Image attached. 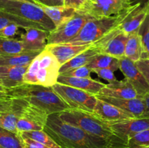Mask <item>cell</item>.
I'll return each instance as SVG.
<instances>
[{
    "instance_id": "cell-1",
    "label": "cell",
    "mask_w": 149,
    "mask_h": 148,
    "mask_svg": "<svg viewBox=\"0 0 149 148\" xmlns=\"http://www.w3.org/2000/svg\"><path fill=\"white\" fill-rule=\"evenodd\" d=\"M44 130L61 148H129L127 144L111 142L88 133L62 120L59 113L48 115Z\"/></svg>"
},
{
    "instance_id": "cell-2",
    "label": "cell",
    "mask_w": 149,
    "mask_h": 148,
    "mask_svg": "<svg viewBox=\"0 0 149 148\" xmlns=\"http://www.w3.org/2000/svg\"><path fill=\"white\" fill-rule=\"evenodd\" d=\"M5 92L10 98L25 100L48 115L59 113L70 109L69 106L54 91L52 87L23 83L18 86L6 89Z\"/></svg>"
},
{
    "instance_id": "cell-3",
    "label": "cell",
    "mask_w": 149,
    "mask_h": 148,
    "mask_svg": "<svg viewBox=\"0 0 149 148\" xmlns=\"http://www.w3.org/2000/svg\"><path fill=\"white\" fill-rule=\"evenodd\" d=\"M62 120L80 128L88 133L116 143H125L114 134L109 123L97 117L95 113L83 110L68 109L59 113Z\"/></svg>"
},
{
    "instance_id": "cell-4",
    "label": "cell",
    "mask_w": 149,
    "mask_h": 148,
    "mask_svg": "<svg viewBox=\"0 0 149 148\" xmlns=\"http://www.w3.org/2000/svg\"><path fill=\"white\" fill-rule=\"evenodd\" d=\"M61 66L55 57L45 49L29 65L23 83L52 87L58 83Z\"/></svg>"
},
{
    "instance_id": "cell-5",
    "label": "cell",
    "mask_w": 149,
    "mask_h": 148,
    "mask_svg": "<svg viewBox=\"0 0 149 148\" xmlns=\"http://www.w3.org/2000/svg\"><path fill=\"white\" fill-rule=\"evenodd\" d=\"M138 5L140 4L133 5L130 9L118 15L100 18L92 17L87 20L79 33L69 43L74 45L92 44L119 26Z\"/></svg>"
},
{
    "instance_id": "cell-6",
    "label": "cell",
    "mask_w": 149,
    "mask_h": 148,
    "mask_svg": "<svg viewBox=\"0 0 149 148\" xmlns=\"http://www.w3.org/2000/svg\"><path fill=\"white\" fill-rule=\"evenodd\" d=\"M0 10L37 23L49 32L55 28L53 22L36 3L27 0H0Z\"/></svg>"
},
{
    "instance_id": "cell-7",
    "label": "cell",
    "mask_w": 149,
    "mask_h": 148,
    "mask_svg": "<svg viewBox=\"0 0 149 148\" xmlns=\"http://www.w3.org/2000/svg\"><path fill=\"white\" fill-rule=\"evenodd\" d=\"M54 91L67 103L71 109L93 113L97 98L95 95L70 86L57 83Z\"/></svg>"
},
{
    "instance_id": "cell-8",
    "label": "cell",
    "mask_w": 149,
    "mask_h": 148,
    "mask_svg": "<svg viewBox=\"0 0 149 148\" xmlns=\"http://www.w3.org/2000/svg\"><path fill=\"white\" fill-rule=\"evenodd\" d=\"M132 6L131 0H86L78 10L93 18H100L122 14Z\"/></svg>"
},
{
    "instance_id": "cell-9",
    "label": "cell",
    "mask_w": 149,
    "mask_h": 148,
    "mask_svg": "<svg viewBox=\"0 0 149 148\" xmlns=\"http://www.w3.org/2000/svg\"><path fill=\"white\" fill-rule=\"evenodd\" d=\"M90 18L92 17L77 10L74 17L49 32L47 45L69 43L79 33L84 25Z\"/></svg>"
},
{
    "instance_id": "cell-10",
    "label": "cell",
    "mask_w": 149,
    "mask_h": 148,
    "mask_svg": "<svg viewBox=\"0 0 149 148\" xmlns=\"http://www.w3.org/2000/svg\"><path fill=\"white\" fill-rule=\"evenodd\" d=\"M127 39L128 34L124 33L116 26L103 38L91 45L97 49L100 53L121 59L125 57V46Z\"/></svg>"
},
{
    "instance_id": "cell-11",
    "label": "cell",
    "mask_w": 149,
    "mask_h": 148,
    "mask_svg": "<svg viewBox=\"0 0 149 148\" xmlns=\"http://www.w3.org/2000/svg\"><path fill=\"white\" fill-rule=\"evenodd\" d=\"M49 115L46 112L27 103L17 120V133L44 130Z\"/></svg>"
},
{
    "instance_id": "cell-12",
    "label": "cell",
    "mask_w": 149,
    "mask_h": 148,
    "mask_svg": "<svg viewBox=\"0 0 149 148\" xmlns=\"http://www.w3.org/2000/svg\"><path fill=\"white\" fill-rule=\"evenodd\" d=\"M114 134L127 142L141 132L149 129V118H130L119 122H107Z\"/></svg>"
},
{
    "instance_id": "cell-13",
    "label": "cell",
    "mask_w": 149,
    "mask_h": 148,
    "mask_svg": "<svg viewBox=\"0 0 149 148\" xmlns=\"http://www.w3.org/2000/svg\"><path fill=\"white\" fill-rule=\"evenodd\" d=\"M119 70L122 71L131 85L134 87L139 97L149 93V85L145 77L137 68L135 62L127 57L119 59Z\"/></svg>"
},
{
    "instance_id": "cell-14",
    "label": "cell",
    "mask_w": 149,
    "mask_h": 148,
    "mask_svg": "<svg viewBox=\"0 0 149 148\" xmlns=\"http://www.w3.org/2000/svg\"><path fill=\"white\" fill-rule=\"evenodd\" d=\"M96 97L113 104L128 114L132 115L137 118H143L146 110V104L143 97L132 99H119L114 97L95 95Z\"/></svg>"
},
{
    "instance_id": "cell-15",
    "label": "cell",
    "mask_w": 149,
    "mask_h": 148,
    "mask_svg": "<svg viewBox=\"0 0 149 148\" xmlns=\"http://www.w3.org/2000/svg\"><path fill=\"white\" fill-rule=\"evenodd\" d=\"M24 29L26 32L21 35L20 39L23 44V51H43L47 45V38L49 32L36 28H27Z\"/></svg>"
},
{
    "instance_id": "cell-16",
    "label": "cell",
    "mask_w": 149,
    "mask_h": 148,
    "mask_svg": "<svg viewBox=\"0 0 149 148\" xmlns=\"http://www.w3.org/2000/svg\"><path fill=\"white\" fill-rule=\"evenodd\" d=\"M93 113H95L97 117L103 120L111 123L135 118V117L132 115L125 113L119 107L99 98H97Z\"/></svg>"
},
{
    "instance_id": "cell-17",
    "label": "cell",
    "mask_w": 149,
    "mask_h": 148,
    "mask_svg": "<svg viewBox=\"0 0 149 148\" xmlns=\"http://www.w3.org/2000/svg\"><path fill=\"white\" fill-rule=\"evenodd\" d=\"M28 102L23 99L13 98L11 106L0 115V127L17 133V123L21 116Z\"/></svg>"
},
{
    "instance_id": "cell-18",
    "label": "cell",
    "mask_w": 149,
    "mask_h": 148,
    "mask_svg": "<svg viewBox=\"0 0 149 148\" xmlns=\"http://www.w3.org/2000/svg\"><path fill=\"white\" fill-rule=\"evenodd\" d=\"M91 44L74 45L72 44H58L47 45L45 49L50 52L55 57L61 65L67 62L88 49Z\"/></svg>"
},
{
    "instance_id": "cell-19",
    "label": "cell",
    "mask_w": 149,
    "mask_h": 148,
    "mask_svg": "<svg viewBox=\"0 0 149 148\" xmlns=\"http://www.w3.org/2000/svg\"><path fill=\"white\" fill-rule=\"evenodd\" d=\"M96 95L119 99H132L138 97V93L127 79L116 81L106 84V86Z\"/></svg>"
},
{
    "instance_id": "cell-20",
    "label": "cell",
    "mask_w": 149,
    "mask_h": 148,
    "mask_svg": "<svg viewBox=\"0 0 149 148\" xmlns=\"http://www.w3.org/2000/svg\"><path fill=\"white\" fill-rule=\"evenodd\" d=\"M58 83L81 89L94 95L98 94L106 85L93 78H77V77L66 76L61 74L58 76Z\"/></svg>"
},
{
    "instance_id": "cell-21",
    "label": "cell",
    "mask_w": 149,
    "mask_h": 148,
    "mask_svg": "<svg viewBox=\"0 0 149 148\" xmlns=\"http://www.w3.org/2000/svg\"><path fill=\"white\" fill-rule=\"evenodd\" d=\"M29 66H0V80L3 86L11 89L23 84V75Z\"/></svg>"
},
{
    "instance_id": "cell-22",
    "label": "cell",
    "mask_w": 149,
    "mask_h": 148,
    "mask_svg": "<svg viewBox=\"0 0 149 148\" xmlns=\"http://www.w3.org/2000/svg\"><path fill=\"white\" fill-rule=\"evenodd\" d=\"M149 9V3L144 7L138 5L129 15L118 26V27L127 34L137 31L143 22Z\"/></svg>"
},
{
    "instance_id": "cell-23",
    "label": "cell",
    "mask_w": 149,
    "mask_h": 148,
    "mask_svg": "<svg viewBox=\"0 0 149 148\" xmlns=\"http://www.w3.org/2000/svg\"><path fill=\"white\" fill-rule=\"evenodd\" d=\"M48 16L49 19L53 22L55 28L61 26L65 22L74 17L77 12V10L72 7H65V6H59V7H45L40 6Z\"/></svg>"
},
{
    "instance_id": "cell-24",
    "label": "cell",
    "mask_w": 149,
    "mask_h": 148,
    "mask_svg": "<svg viewBox=\"0 0 149 148\" xmlns=\"http://www.w3.org/2000/svg\"><path fill=\"white\" fill-rule=\"evenodd\" d=\"M41 52L42 51H23L13 55H0V66H24L30 65Z\"/></svg>"
},
{
    "instance_id": "cell-25",
    "label": "cell",
    "mask_w": 149,
    "mask_h": 148,
    "mask_svg": "<svg viewBox=\"0 0 149 148\" xmlns=\"http://www.w3.org/2000/svg\"><path fill=\"white\" fill-rule=\"evenodd\" d=\"M99 53H100L99 51L92 46L91 45L88 49L77 55L66 63L61 65V68H60V74L63 73L65 71H70V70L76 69V68H80V67L87 65V64Z\"/></svg>"
},
{
    "instance_id": "cell-26",
    "label": "cell",
    "mask_w": 149,
    "mask_h": 148,
    "mask_svg": "<svg viewBox=\"0 0 149 148\" xmlns=\"http://www.w3.org/2000/svg\"><path fill=\"white\" fill-rule=\"evenodd\" d=\"M125 55V57L135 62L143 57V47L138 30L128 34Z\"/></svg>"
},
{
    "instance_id": "cell-27",
    "label": "cell",
    "mask_w": 149,
    "mask_h": 148,
    "mask_svg": "<svg viewBox=\"0 0 149 148\" xmlns=\"http://www.w3.org/2000/svg\"><path fill=\"white\" fill-rule=\"evenodd\" d=\"M13 24L17 25L19 27L23 29L27 28H36L45 30L42 26L37 24V23L29 21V20L15 15L11 13L7 12L0 10V29Z\"/></svg>"
},
{
    "instance_id": "cell-28",
    "label": "cell",
    "mask_w": 149,
    "mask_h": 148,
    "mask_svg": "<svg viewBox=\"0 0 149 148\" xmlns=\"http://www.w3.org/2000/svg\"><path fill=\"white\" fill-rule=\"evenodd\" d=\"M87 66L91 71L94 68H109L116 71L119 69V59L106 54L99 53L87 64Z\"/></svg>"
},
{
    "instance_id": "cell-29",
    "label": "cell",
    "mask_w": 149,
    "mask_h": 148,
    "mask_svg": "<svg viewBox=\"0 0 149 148\" xmlns=\"http://www.w3.org/2000/svg\"><path fill=\"white\" fill-rule=\"evenodd\" d=\"M0 148H25L19 133L0 127Z\"/></svg>"
},
{
    "instance_id": "cell-30",
    "label": "cell",
    "mask_w": 149,
    "mask_h": 148,
    "mask_svg": "<svg viewBox=\"0 0 149 148\" xmlns=\"http://www.w3.org/2000/svg\"><path fill=\"white\" fill-rule=\"evenodd\" d=\"M23 51V44L20 40L0 36V55H13Z\"/></svg>"
},
{
    "instance_id": "cell-31",
    "label": "cell",
    "mask_w": 149,
    "mask_h": 148,
    "mask_svg": "<svg viewBox=\"0 0 149 148\" xmlns=\"http://www.w3.org/2000/svg\"><path fill=\"white\" fill-rule=\"evenodd\" d=\"M23 136L33 139L36 142L49 147V148H61V147L58 143L52 139V138L48 134L45 130L41 131H26L19 133Z\"/></svg>"
},
{
    "instance_id": "cell-32",
    "label": "cell",
    "mask_w": 149,
    "mask_h": 148,
    "mask_svg": "<svg viewBox=\"0 0 149 148\" xmlns=\"http://www.w3.org/2000/svg\"><path fill=\"white\" fill-rule=\"evenodd\" d=\"M138 34L141 37L143 47V57L149 59V9L143 22L138 29Z\"/></svg>"
},
{
    "instance_id": "cell-33",
    "label": "cell",
    "mask_w": 149,
    "mask_h": 148,
    "mask_svg": "<svg viewBox=\"0 0 149 148\" xmlns=\"http://www.w3.org/2000/svg\"><path fill=\"white\" fill-rule=\"evenodd\" d=\"M129 148H141L149 146V129L141 132L127 142Z\"/></svg>"
},
{
    "instance_id": "cell-34",
    "label": "cell",
    "mask_w": 149,
    "mask_h": 148,
    "mask_svg": "<svg viewBox=\"0 0 149 148\" xmlns=\"http://www.w3.org/2000/svg\"><path fill=\"white\" fill-rule=\"evenodd\" d=\"M92 71L87 66H82L80 68H76V69L70 70V71H65V72L61 73V75H66V76L77 77V78H92L91 73Z\"/></svg>"
},
{
    "instance_id": "cell-35",
    "label": "cell",
    "mask_w": 149,
    "mask_h": 148,
    "mask_svg": "<svg viewBox=\"0 0 149 148\" xmlns=\"http://www.w3.org/2000/svg\"><path fill=\"white\" fill-rule=\"evenodd\" d=\"M92 72L96 73L100 78L109 81V83L117 81V78L113 73L114 71L109 68H94L92 70Z\"/></svg>"
},
{
    "instance_id": "cell-36",
    "label": "cell",
    "mask_w": 149,
    "mask_h": 148,
    "mask_svg": "<svg viewBox=\"0 0 149 148\" xmlns=\"http://www.w3.org/2000/svg\"><path fill=\"white\" fill-rule=\"evenodd\" d=\"M137 68L140 70L149 85V59L142 58L135 62Z\"/></svg>"
},
{
    "instance_id": "cell-37",
    "label": "cell",
    "mask_w": 149,
    "mask_h": 148,
    "mask_svg": "<svg viewBox=\"0 0 149 148\" xmlns=\"http://www.w3.org/2000/svg\"><path fill=\"white\" fill-rule=\"evenodd\" d=\"M19 27L17 25H10L0 29V36L4 38H12L17 33Z\"/></svg>"
},
{
    "instance_id": "cell-38",
    "label": "cell",
    "mask_w": 149,
    "mask_h": 148,
    "mask_svg": "<svg viewBox=\"0 0 149 148\" xmlns=\"http://www.w3.org/2000/svg\"><path fill=\"white\" fill-rule=\"evenodd\" d=\"M39 6L45 7H59L64 6V0H33Z\"/></svg>"
},
{
    "instance_id": "cell-39",
    "label": "cell",
    "mask_w": 149,
    "mask_h": 148,
    "mask_svg": "<svg viewBox=\"0 0 149 148\" xmlns=\"http://www.w3.org/2000/svg\"><path fill=\"white\" fill-rule=\"evenodd\" d=\"M20 136H21L22 139L23 141L25 148H49V147L46 146V145H43V144L39 143L38 142H36V141L33 140V139H30V138L21 136V135H20Z\"/></svg>"
},
{
    "instance_id": "cell-40",
    "label": "cell",
    "mask_w": 149,
    "mask_h": 148,
    "mask_svg": "<svg viewBox=\"0 0 149 148\" xmlns=\"http://www.w3.org/2000/svg\"><path fill=\"white\" fill-rule=\"evenodd\" d=\"M85 1L86 0H64V6L79 10Z\"/></svg>"
},
{
    "instance_id": "cell-41",
    "label": "cell",
    "mask_w": 149,
    "mask_h": 148,
    "mask_svg": "<svg viewBox=\"0 0 149 148\" xmlns=\"http://www.w3.org/2000/svg\"><path fill=\"white\" fill-rule=\"evenodd\" d=\"M13 102V98L7 97L5 99H1L0 100V115H2L4 112L9 110Z\"/></svg>"
},
{
    "instance_id": "cell-42",
    "label": "cell",
    "mask_w": 149,
    "mask_h": 148,
    "mask_svg": "<svg viewBox=\"0 0 149 148\" xmlns=\"http://www.w3.org/2000/svg\"><path fill=\"white\" fill-rule=\"evenodd\" d=\"M144 101H145L146 104V110L144 113L143 118H149V93L144 95L143 97Z\"/></svg>"
},
{
    "instance_id": "cell-43",
    "label": "cell",
    "mask_w": 149,
    "mask_h": 148,
    "mask_svg": "<svg viewBox=\"0 0 149 148\" xmlns=\"http://www.w3.org/2000/svg\"><path fill=\"white\" fill-rule=\"evenodd\" d=\"M132 5L140 4L141 7H144L149 3V0H131Z\"/></svg>"
},
{
    "instance_id": "cell-44",
    "label": "cell",
    "mask_w": 149,
    "mask_h": 148,
    "mask_svg": "<svg viewBox=\"0 0 149 148\" xmlns=\"http://www.w3.org/2000/svg\"><path fill=\"white\" fill-rule=\"evenodd\" d=\"M7 94H6L5 91H0V100L1 99H5V98H7Z\"/></svg>"
},
{
    "instance_id": "cell-45",
    "label": "cell",
    "mask_w": 149,
    "mask_h": 148,
    "mask_svg": "<svg viewBox=\"0 0 149 148\" xmlns=\"http://www.w3.org/2000/svg\"><path fill=\"white\" fill-rule=\"evenodd\" d=\"M6 89L2 85H0V91H5Z\"/></svg>"
},
{
    "instance_id": "cell-46",
    "label": "cell",
    "mask_w": 149,
    "mask_h": 148,
    "mask_svg": "<svg viewBox=\"0 0 149 148\" xmlns=\"http://www.w3.org/2000/svg\"><path fill=\"white\" fill-rule=\"evenodd\" d=\"M141 148H149V146H146V147H141Z\"/></svg>"
},
{
    "instance_id": "cell-47",
    "label": "cell",
    "mask_w": 149,
    "mask_h": 148,
    "mask_svg": "<svg viewBox=\"0 0 149 148\" xmlns=\"http://www.w3.org/2000/svg\"><path fill=\"white\" fill-rule=\"evenodd\" d=\"M27 1H31V2H33V0H27ZM33 3H35V2H33Z\"/></svg>"
},
{
    "instance_id": "cell-48",
    "label": "cell",
    "mask_w": 149,
    "mask_h": 148,
    "mask_svg": "<svg viewBox=\"0 0 149 148\" xmlns=\"http://www.w3.org/2000/svg\"><path fill=\"white\" fill-rule=\"evenodd\" d=\"M0 85H2V84H1V80H0Z\"/></svg>"
}]
</instances>
